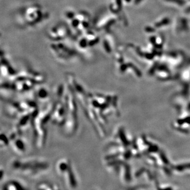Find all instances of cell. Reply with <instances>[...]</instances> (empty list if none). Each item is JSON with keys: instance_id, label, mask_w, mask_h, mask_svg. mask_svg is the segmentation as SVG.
Listing matches in <instances>:
<instances>
[{"instance_id": "obj_7", "label": "cell", "mask_w": 190, "mask_h": 190, "mask_svg": "<svg viewBox=\"0 0 190 190\" xmlns=\"http://www.w3.org/2000/svg\"><path fill=\"white\" fill-rule=\"evenodd\" d=\"M126 1H129V0H126Z\"/></svg>"}, {"instance_id": "obj_3", "label": "cell", "mask_w": 190, "mask_h": 190, "mask_svg": "<svg viewBox=\"0 0 190 190\" xmlns=\"http://www.w3.org/2000/svg\"><path fill=\"white\" fill-rule=\"evenodd\" d=\"M25 147L26 146L25 142L20 139L16 140L13 144V148L17 153L22 154V153L25 152L26 151Z\"/></svg>"}, {"instance_id": "obj_6", "label": "cell", "mask_w": 190, "mask_h": 190, "mask_svg": "<svg viewBox=\"0 0 190 190\" xmlns=\"http://www.w3.org/2000/svg\"><path fill=\"white\" fill-rule=\"evenodd\" d=\"M4 174L5 172L4 169L2 167H1V166H0V182L3 180L4 176Z\"/></svg>"}, {"instance_id": "obj_2", "label": "cell", "mask_w": 190, "mask_h": 190, "mask_svg": "<svg viewBox=\"0 0 190 190\" xmlns=\"http://www.w3.org/2000/svg\"><path fill=\"white\" fill-rule=\"evenodd\" d=\"M4 189H24L25 187L18 181H11L7 182L3 186Z\"/></svg>"}, {"instance_id": "obj_4", "label": "cell", "mask_w": 190, "mask_h": 190, "mask_svg": "<svg viewBox=\"0 0 190 190\" xmlns=\"http://www.w3.org/2000/svg\"><path fill=\"white\" fill-rule=\"evenodd\" d=\"M37 188L39 189H52L51 187H50V185L48 183H41L37 185Z\"/></svg>"}, {"instance_id": "obj_1", "label": "cell", "mask_w": 190, "mask_h": 190, "mask_svg": "<svg viewBox=\"0 0 190 190\" xmlns=\"http://www.w3.org/2000/svg\"><path fill=\"white\" fill-rule=\"evenodd\" d=\"M49 167L47 162L39 158H26L12 161L11 168L13 170L26 176H35L42 174Z\"/></svg>"}, {"instance_id": "obj_5", "label": "cell", "mask_w": 190, "mask_h": 190, "mask_svg": "<svg viewBox=\"0 0 190 190\" xmlns=\"http://www.w3.org/2000/svg\"><path fill=\"white\" fill-rule=\"evenodd\" d=\"M185 168H188L190 169V163L186 164L183 165H179L176 166V170L178 171H183Z\"/></svg>"}]
</instances>
